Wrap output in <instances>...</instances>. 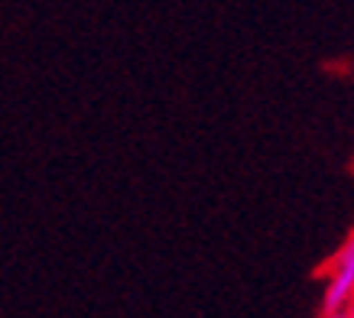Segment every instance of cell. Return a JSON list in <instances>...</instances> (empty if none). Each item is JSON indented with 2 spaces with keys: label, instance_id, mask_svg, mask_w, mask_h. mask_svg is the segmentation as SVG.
<instances>
[{
  "label": "cell",
  "instance_id": "6da1fadb",
  "mask_svg": "<svg viewBox=\"0 0 354 318\" xmlns=\"http://www.w3.org/2000/svg\"><path fill=\"white\" fill-rule=\"evenodd\" d=\"M354 299V231L342 241V247L332 254L322 276V296L319 312H342Z\"/></svg>",
  "mask_w": 354,
  "mask_h": 318
},
{
  "label": "cell",
  "instance_id": "7a4b0ae2",
  "mask_svg": "<svg viewBox=\"0 0 354 318\" xmlns=\"http://www.w3.org/2000/svg\"><path fill=\"white\" fill-rule=\"evenodd\" d=\"M315 318H351V315H348V308H342V312H319Z\"/></svg>",
  "mask_w": 354,
  "mask_h": 318
},
{
  "label": "cell",
  "instance_id": "3957f363",
  "mask_svg": "<svg viewBox=\"0 0 354 318\" xmlns=\"http://www.w3.org/2000/svg\"><path fill=\"white\" fill-rule=\"evenodd\" d=\"M348 315H351V318H354V299H351V306H348Z\"/></svg>",
  "mask_w": 354,
  "mask_h": 318
}]
</instances>
